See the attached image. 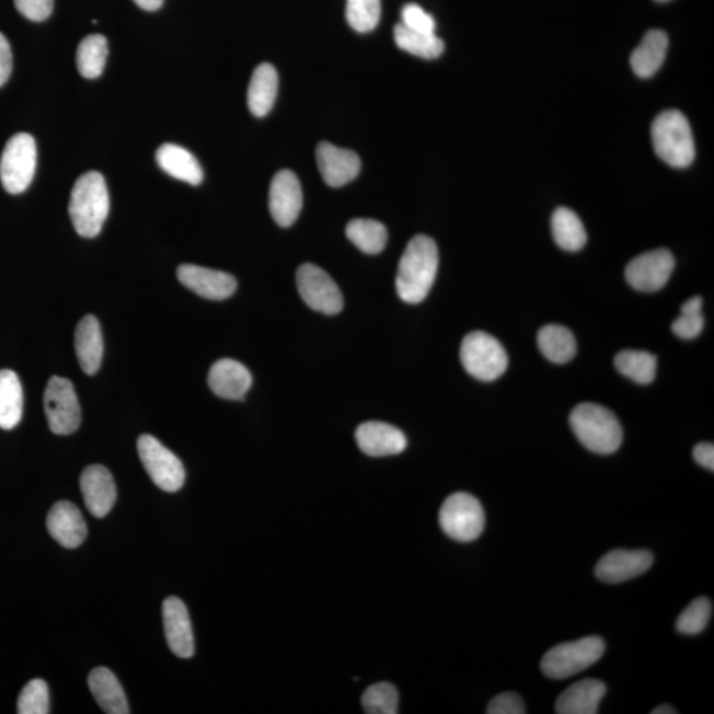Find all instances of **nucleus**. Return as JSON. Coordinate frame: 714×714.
Segmentation results:
<instances>
[{"instance_id":"nucleus-5","label":"nucleus","mask_w":714,"mask_h":714,"mask_svg":"<svg viewBox=\"0 0 714 714\" xmlns=\"http://www.w3.org/2000/svg\"><path fill=\"white\" fill-rule=\"evenodd\" d=\"M604 642L599 636H586L576 642L553 647L541 660V669L548 678L567 679L581 673L602 658Z\"/></svg>"},{"instance_id":"nucleus-43","label":"nucleus","mask_w":714,"mask_h":714,"mask_svg":"<svg viewBox=\"0 0 714 714\" xmlns=\"http://www.w3.org/2000/svg\"><path fill=\"white\" fill-rule=\"evenodd\" d=\"M12 73L11 46L2 32H0V88L9 81Z\"/></svg>"},{"instance_id":"nucleus-32","label":"nucleus","mask_w":714,"mask_h":714,"mask_svg":"<svg viewBox=\"0 0 714 714\" xmlns=\"http://www.w3.org/2000/svg\"><path fill=\"white\" fill-rule=\"evenodd\" d=\"M614 366L623 376L637 384H652L656 376L658 360L647 350L624 349L614 359Z\"/></svg>"},{"instance_id":"nucleus-11","label":"nucleus","mask_w":714,"mask_h":714,"mask_svg":"<svg viewBox=\"0 0 714 714\" xmlns=\"http://www.w3.org/2000/svg\"><path fill=\"white\" fill-rule=\"evenodd\" d=\"M297 286L306 304L326 315L339 314L343 296L329 273L312 264H304L297 272Z\"/></svg>"},{"instance_id":"nucleus-24","label":"nucleus","mask_w":714,"mask_h":714,"mask_svg":"<svg viewBox=\"0 0 714 714\" xmlns=\"http://www.w3.org/2000/svg\"><path fill=\"white\" fill-rule=\"evenodd\" d=\"M88 684L102 711L110 714L130 713L124 688L111 669L94 668L89 673Z\"/></svg>"},{"instance_id":"nucleus-30","label":"nucleus","mask_w":714,"mask_h":714,"mask_svg":"<svg viewBox=\"0 0 714 714\" xmlns=\"http://www.w3.org/2000/svg\"><path fill=\"white\" fill-rule=\"evenodd\" d=\"M552 233L556 244L567 252H578L588 241L581 219L569 208H557L552 216Z\"/></svg>"},{"instance_id":"nucleus-44","label":"nucleus","mask_w":714,"mask_h":714,"mask_svg":"<svg viewBox=\"0 0 714 714\" xmlns=\"http://www.w3.org/2000/svg\"><path fill=\"white\" fill-rule=\"evenodd\" d=\"M693 458L700 467L714 471V446L713 444H699L693 449Z\"/></svg>"},{"instance_id":"nucleus-15","label":"nucleus","mask_w":714,"mask_h":714,"mask_svg":"<svg viewBox=\"0 0 714 714\" xmlns=\"http://www.w3.org/2000/svg\"><path fill=\"white\" fill-rule=\"evenodd\" d=\"M177 278L187 289L210 301H224L238 289V280L231 274L197 265H182Z\"/></svg>"},{"instance_id":"nucleus-7","label":"nucleus","mask_w":714,"mask_h":714,"mask_svg":"<svg viewBox=\"0 0 714 714\" xmlns=\"http://www.w3.org/2000/svg\"><path fill=\"white\" fill-rule=\"evenodd\" d=\"M37 151L34 137L19 133L12 137L0 158V181L11 195L24 193L34 181Z\"/></svg>"},{"instance_id":"nucleus-3","label":"nucleus","mask_w":714,"mask_h":714,"mask_svg":"<svg viewBox=\"0 0 714 714\" xmlns=\"http://www.w3.org/2000/svg\"><path fill=\"white\" fill-rule=\"evenodd\" d=\"M571 427L578 441L596 454H613L621 448L622 425L608 407L592 403L579 404L571 413Z\"/></svg>"},{"instance_id":"nucleus-19","label":"nucleus","mask_w":714,"mask_h":714,"mask_svg":"<svg viewBox=\"0 0 714 714\" xmlns=\"http://www.w3.org/2000/svg\"><path fill=\"white\" fill-rule=\"evenodd\" d=\"M48 532L64 548L74 550L84 543L87 522L80 509L70 502H59L47 516Z\"/></svg>"},{"instance_id":"nucleus-9","label":"nucleus","mask_w":714,"mask_h":714,"mask_svg":"<svg viewBox=\"0 0 714 714\" xmlns=\"http://www.w3.org/2000/svg\"><path fill=\"white\" fill-rule=\"evenodd\" d=\"M138 454L151 481L168 493H176L186 481L181 459L158 441L156 437L145 435L138 439Z\"/></svg>"},{"instance_id":"nucleus-37","label":"nucleus","mask_w":714,"mask_h":714,"mask_svg":"<svg viewBox=\"0 0 714 714\" xmlns=\"http://www.w3.org/2000/svg\"><path fill=\"white\" fill-rule=\"evenodd\" d=\"M712 617V602L705 597L694 599L687 606L683 613L676 622V630L684 635H698L703 633Z\"/></svg>"},{"instance_id":"nucleus-17","label":"nucleus","mask_w":714,"mask_h":714,"mask_svg":"<svg viewBox=\"0 0 714 714\" xmlns=\"http://www.w3.org/2000/svg\"><path fill=\"white\" fill-rule=\"evenodd\" d=\"M163 624L169 647L178 658L189 659L195 654L193 624L182 599L170 597L163 602Z\"/></svg>"},{"instance_id":"nucleus-21","label":"nucleus","mask_w":714,"mask_h":714,"mask_svg":"<svg viewBox=\"0 0 714 714\" xmlns=\"http://www.w3.org/2000/svg\"><path fill=\"white\" fill-rule=\"evenodd\" d=\"M252 375L245 366L232 359L216 361L208 375V385L216 396L242 400L252 387Z\"/></svg>"},{"instance_id":"nucleus-27","label":"nucleus","mask_w":714,"mask_h":714,"mask_svg":"<svg viewBox=\"0 0 714 714\" xmlns=\"http://www.w3.org/2000/svg\"><path fill=\"white\" fill-rule=\"evenodd\" d=\"M278 94V73L272 64H261L254 70L247 88V106L253 116L265 117L273 110Z\"/></svg>"},{"instance_id":"nucleus-48","label":"nucleus","mask_w":714,"mask_h":714,"mask_svg":"<svg viewBox=\"0 0 714 714\" xmlns=\"http://www.w3.org/2000/svg\"><path fill=\"white\" fill-rule=\"evenodd\" d=\"M655 2L666 3V2H669V0H655Z\"/></svg>"},{"instance_id":"nucleus-23","label":"nucleus","mask_w":714,"mask_h":714,"mask_svg":"<svg viewBox=\"0 0 714 714\" xmlns=\"http://www.w3.org/2000/svg\"><path fill=\"white\" fill-rule=\"evenodd\" d=\"M74 348L82 371L87 375L97 372L104 356V339L97 318L87 315L82 319L76 329Z\"/></svg>"},{"instance_id":"nucleus-40","label":"nucleus","mask_w":714,"mask_h":714,"mask_svg":"<svg viewBox=\"0 0 714 714\" xmlns=\"http://www.w3.org/2000/svg\"><path fill=\"white\" fill-rule=\"evenodd\" d=\"M703 329L704 316L701 311L681 312V315L672 323L673 334L684 341L694 339Z\"/></svg>"},{"instance_id":"nucleus-46","label":"nucleus","mask_w":714,"mask_h":714,"mask_svg":"<svg viewBox=\"0 0 714 714\" xmlns=\"http://www.w3.org/2000/svg\"><path fill=\"white\" fill-rule=\"evenodd\" d=\"M140 9L146 11H157L162 8L163 0H134Z\"/></svg>"},{"instance_id":"nucleus-14","label":"nucleus","mask_w":714,"mask_h":714,"mask_svg":"<svg viewBox=\"0 0 714 714\" xmlns=\"http://www.w3.org/2000/svg\"><path fill=\"white\" fill-rule=\"evenodd\" d=\"M654 564V554L648 551L615 550L598 561L596 576L606 584H621L645 575Z\"/></svg>"},{"instance_id":"nucleus-8","label":"nucleus","mask_w":714,"mask_h":714,"mask_svg":"<svg viewBox=\"0 0 714 714\" xmlns=\"http://www.w3.org/2000/svg\"><path fill=\"white\" fill-rule=\"evenodd\" d=\"M486 516L481 502L467 493L452 494L439 511V526L450 539L470 543L483 533Z\"/></svg>"},{"instance_id":"nucleus-41","label":"nucleus","mask_w":714,"mask_h":714,"mask_svg":"<svg viewBox=\"0 0 714 714\" xmlns=\"http://www.w3.org/2000/svg\"><path fill=\"white\" fill-rule=\"evenodd\" d=\"M15 8L32 22H43L53 14L54 0H14Z\"/></svg>"},{"instance_id":"nucleus-42","label":"nucleus","mask_w":714,"mask_h":714,"mask_svg":"<svg viewBox=\"0 0 714 714\" xmlns=\"http://www.w3.org/2000/svg\"><path fill=\"white\" fill-rule=\"evenodd\" d=\"M488 714H525L526 705L518 693L506 692L491 701L487 706Z\"/></svg>"},{"instance_id":"nucleus-34","label":"nucleus","mask_w":714,"mask_h":714,"mask_svg":"<svg viewBox=\"0 0 714 714\" xmlns=\"http://www.w3.org/2000/svg\"><path fill=\"white\" fill-rule=\"evenodd\" d=\"M110 46L105 36L89 35L78 48V68L82 78L93 80L104 72Z\"/></svg>"},{"instance_id":"nucleus-18","label":"nucleus","mask_w":714,"mask_h":714,"mask_svg":"<svg viewBox=\"0 0 714 714\" xmlns=\"http://www.w3.org/2000/svg\"><path fill=\"white\" fill-rule=\"evenodd\" d=\"M80 487L85 506L94 518H105L117 500V487L111 471L92 464L81 475Z\"/></svg>"},{"instance_id":"nucleus-38","label":"nucleus","mask_w":714,"mask_h":714,"mask_svg":"<svg viewBox=\"0 0 714 714\" xmlns=\"http://www.w3.org/2000/svg\"><path fill=\"white\" fill-rule=\"evenodd\" d=\"M19 714H48L49 713V690L46 681L42 679L31 680L23 688L18 700Z\"/></svg>"},{"instance_id":"nucleus-16","label":"nucleus","mask_w":714,"mask_h":714,"mask_svg":"<svg viewBox=\"0 0 714 714\" xmlns=\"http://www.w3.org/2000/svg\"><path fill=\"white\" fill-rule=\"evenodd\" d=\"M316 162L323 181L330 187L339 188L355 181L360 174L361 162L353 150L336 148L333 143H319Z\"/></svg>"},{"instance_id":"nucleus-31","label":"nucleus","mask_w":714,"mask_h":714,"mask_svg":"<svg viewBox=\"0 0 714 714\" xmlns=\"http://www.w3.org/2000/svg\"><path fill=\"white\" fill-rule=\"evenodd\" d=\"M394 42L405 53L426 60L437 59L445 50V43L436 34L413 31L401 23L394 27Z\"/></svg>"},{"instance_id":"nucleus-35","label":"nucleus","mask_w":714,"mask_h":714,"mask_svg":"<svg viewBox=\"0 0 714 714\" xmlns=\"http://www.w3.org/2000/svg\"><path fill=\"white\" fill-rule=\"evenodd\" d=\"M347 21L360 34L378 27L381 16V0H347Z\"/></svg>"},{"instance_id":"nucleus-39","label":"nucleus","mask_w":714,"mask_h":714,"mask_svg":"<svg viewBox=\"0 0 714 714\" xmlns=\"http://www.w3.org/2000/svg\"><path fill=\"white\" fill-rule=\"evenodd\" d=\"M401 19L406 28L424 32V34H436V21L429 12H426L418 4H406L403 11H401Z\"/></svg>"},{"instance_id":"nucleus-4","label":"nucleus","mask_w":714,"mask_h":714,"mask_svg":"<svg viewBox=\"0 0 714 714\" xmlns=\"http://www.w3.org/2000/svg\"><path fill=\"white\" fill-rule=\"evenodd\" d=\"M656 156L675 169H687L696 157L690 123L679 111H666L655 118L652 127Z\"/></svg>"},{"instance_id":"nucleus-25","label":"nucleus","mask_w":714,"mask_h":714,"mask_svg":"<svg viewBox=\"0 0 714 714\" xmlns=\"http://www.w3.org/2000/svg\"><path fill=\"white\" fill-rule=\"evenodd\" d=\"M668 36L665 31L652 30L643 37L630 57L631 68L642 79L652 78L666 60Z\"/></svg>"},{"instance_id":"nucleus-6","label":"nucleus","mask_w":714,"mask_h":714,"mask_svg":"<svg viewBox=\"0 0 714 714\" xmlns=\"http://www.w3.org/2000/svg\"><path fill=\"white\" fill-rule=\"evenodd\" d=\"M461 361L467 372L481 381H494L505 375L508 355L502 343L493 335L474 331L461 346Z\"/></svg>"},{"instance_id":"nucleus-36","label":"nucleus","mask_w":714,"mask_h":714,"mask_svg":"<svg viewBox=\"0 0 714 714\" xmlns=\"http://www.w3.org/2000/svg\"><path fill=\"white\" fill-rule=\"evenodd\" d=\"M362 707L368 714L399 713V692L391 683H378L369 687L362 694Z\"/></svg>"},{"instance_id":"nucleus-12","label":"nucleus","mask_w":714,"mask_h":714,"mask_svg":"<svg viewBox=\"0 0 714 714\" xmlns=\"http://www.w3.org/2000/svg\"><path fill=\"white\" fill-rule=\"evenodd\" d=\"M673 269V254L667 249H655L631 260L624 276L631 288L642 292H655L665 288Z\"/></svg>"},{"instance_id":"nucleus-22","label":"nucleus","mask_w":714,"mask_h":714,"mask_svg":"<svg viewBox=\"0 0 714 714\" xmlns=\"http://www.w3.org/2000/svg\"><path fill=\"white\" fill-rule=\"evenodd\" d=\"M606 694L601 680L585 679L567 688L556 703L558 714H596Z\"/></svg>"},{"instance_id":"nucleus-20","label":"nucleus","mask_w":714,"mask_h":714,"mask_svg":"<svg viewBox=\"0 0 714 714\" xmlns=\"http://www.w3.org/2000/svg\"><path fill=\"white\" fill-rule=\"evenodd\" d=\"M356 442L365 454L369 457L396 456L406 449L404 433L389 424L372 423L361 424L356 430Z\"/></svg>"},{"instance_id":"nucleus-47","label":"nucleus","mask_w":714,"mask_h":714,"mask_svg":"<svg viewBox=\"0 0 714 714\" xmlns=\"http://www.w3.org/2000/svg\"><path fill=\"white\" fill-rule=\"evenodd\" d=\"M652 713L653 714H675V713H678V711H676L675 707L669 706V705H660L658 707H655V710Z\"/></svg>"},{"instance_id":"nucleus-29","label":"nucleus","mask_w":714,"mask_h":714,"mask_svg":"<svg viewBox=\"0 0 714 714\" xmlns=\"http://www.w3.org/2000/svg\"><path fill=\"white\" fill-rule=\"evenodd\" d=\"M23 416V388L15 372L0 371V429L11 430Z\"/></svg>"},{"instance_id":"nucleus-13","label":"nucleus","mask_w":714,"mask_h":714,"mask_svg":"<svg viewBox=\"0 0 714 714\" xmlns=\"http://www.w3.org/2000/svg\"><path fill=\"white\" fill-rule=\"evenodd\" d=\"M302 206L303 194L298 176L290 170L277 172L269 191V208L274 221L284 228L295 224Z\"/></svg>"},{"instance_id":"nucleus-45","label":"nucleus","mask_w":714,"mask_h":714,"mask_svg":"<svg viewBox=\"0 0 714 714\" xmlns=\"http://www.w3.org/2000/svg\"><path fill=\"white\" fill-rule=\"evenodd\" d=\"M701 308H703V298L696 296L688 299V301L681 306V312H698L701 311Z\"/></svg>"},{"instance_id":"nucleus-10","label":"nucleus","mask_w":714,"mask_h":714,"mask_svg":"<svg viewBox=\"0 0 714 714\" xmlns=\"http://www.w3.org/2000/svg\"><path fill=\"white\" fill-rule=\"evenodd\" d=\"M44 410L50 431L57 436H69L79 429L81 407L72 382L54 376L44 393Z\"/></svg>"},{"instance_id":"nucleus-26","label":"nucleus","mask_w":714,"mask_h":714,"mask_svg":"<svg viewBox=\"0 0 714 714\" xmlns=\"http://www.w3.org/2000/svg\"><path fill=\"white\" fill-rule=\"evenodd\" d=\"M159 168L177 181L186 182L191 186H199L204 174L197 159L181 146L164 143L157 151Z\"/></svg>"},{"instance_id":"nucleus-33","label":"nucleus","mask_w":714,"mask_h":714,"mask_svg":"<svg viewBox=\"0 0 714 714\" xmlns=\"http://www.w3.org/2000/svg\"><path fill=\"white\" fill-rule=\"evenodd\" d=\"M346 234L362 253L379 254L384 251L388 231L384 224L371 219H355L348 222Z\"/></svg>"},{"instance_id":"nucleus-28","label":"nucleus","mask_w":714,"mask_h":714,"mask_svg":"<svg viewBox=\"0 0 714 714\" xmlns=\"http://www.w3.org/2000/svg\"><path fill=\"white\" fill-rule=\"evenodd\" d=\"M538 344L548 360L554 365H566L575 359L577 342L571 330L560 324H546L539 331Z\"/></svg>"},{"instance_id":"nucleus-2","label":"nucleus","mask_w":714,"mask_h":714,"mask_svg":"<svg viewBox=\"0 0 714 714\" xmlns=\"http://www.w3.org/2000/svg\"><path fill=\"white\" fill-rule=\"evenodd\" d=\"M110 209V193L104 176L95 171L80 176L69 200V216L76 232L85 239L99 235Z\"/></svg>"},{"instance_id":"nucleus-1","label":"nucleus","mask_w":714,"mask_h":714,"mask_svg":"<svg viewBox=\"0 0 714 714\" xmlns=\"http://www.w3.org/2000/svg\"><path fill=\"white\" fill-rule=\"evenodd\" d=\"M438 264L435 240L419 234L407 242L396 277L399 297L411 304L423 302L435 284Z\"/></svg>"}]
</instances>
